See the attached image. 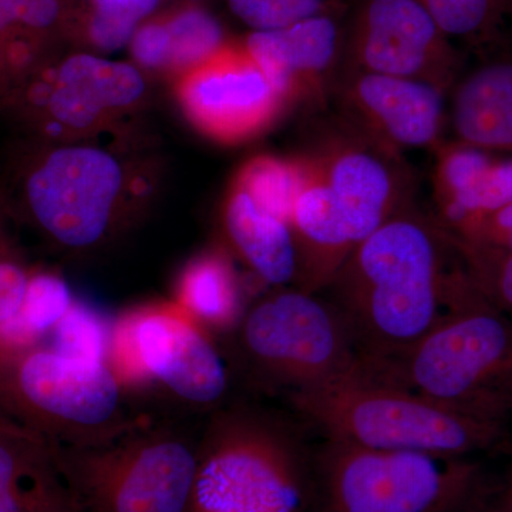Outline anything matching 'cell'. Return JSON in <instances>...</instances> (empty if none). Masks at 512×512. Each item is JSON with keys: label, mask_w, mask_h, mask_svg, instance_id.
Here are the masks:
<instances>
[{"label": "cell", "mask_w": 512, "mask_h": 512, "mask_svg": "<svg viewBox=\"0 0 512 512\" xmlns=\"http://www.w3.org/2000/svg\"><path fill=\"white\" fill-rule=\"evenodd\" d=\"M123 392L107 360L0 335V413L52 447L96 446L130 433Z\"/></svg>", "instance_id": "obj_3"}, {"label": "cell", "mask_w": 512, "mask_h": 512, "mask_svg": "<svg viewBox=\"0 0 512 512\" xmlns=\"http://www.w3.org/2000/svg\"><path fill=\"white\" fill-rule=\"evenodd\" d=\"M217 18L195 3L151 15L131 36L138 66L177 76L205 62L227 43Z\"/></svg>", "instance_id": "obj_17"}, {"label": "cell", "mask_w": 512, "mask_h": 512, "mask_svg": "<svg viewBox=\"0 0 512 512\" xmlns=\"http://www.w3.org/2000/svg\"><path fill=\"white\" fill-rule=\"evenodd\" d=\"M315 464L319 512H453L470 493L456 457L323 440Z\"/></svg>", "instance_id": "obj_6"}, {"label": "cell", "mask_w": 512, "mask_h": 512, "mask_svg": "<svg viewBox=\"0 0 512 512\" xmlns=\"http://www.w3.org/2000/svg\"><path fill=\"white\" fill-rule=\"evenodd\" d=\"M107 362L123 387L156 382L208 406L228 390V372L207 328L174 301L133 309L110 329Z\"/></svg>", "instance_id": "obj_8"}, {"label": "cell", "mask_w": 512, "mask_h": 512, "mask_svg": "<svg viewBox=\"0 0 512 512\" xmlns=\"http://www.w3.org/2000/svg\"><path fill=\"white\" fill-rule=\"evenodd\" d=\"M19 119L45 140H70L100 130L134 109L146 93L130 63L90 53L39 64L6 87Z\"/></svg>", "instance_id": "obj_10"}, {"label": "cell", "mask_w": 512, "mask_h": 512, "mask_svg": "<svg viewBox=\"0 0 512 512\" xmlns=\"http://www.w3.org/2000/svg\"><path fill=\"white\" fill-rule=\"evenodd\" d=\"M511 343L510 330L490 313H450L404 355L363 367L384 382L461 413V406L504 365Z\"/></svg>", "instance_id": "obj_11"}, {"label": "cell", "mask_w": 512, "mask_h": 512, "mask_svg": "<svg viewBox=\"0 0 512 512\" xmlns=\"http://www.w3.org/2000/svg\"><path fill=\"white\" fill-rule=\"evenodd\" d=\"M175 303L205 328H227L238 318L237 276L228 256L205 252L185 266L175 288Z\"/></svg>", "instance_id": "obj_22"}, {"label": "cell", "mask_w": 512, "mask_h": 512, "mask_svg": "<svg viewBox=\"0 0 512 512\" xmlns=\"http://www.w3.org/2000/svg\"><path fill=\"white\" fill-rule=\"evenodd\" d=\"M451 121L461 143L512 148V64L478 69L457 87Z\"/></svg>", "instance_id": "obj_21"}, {"label": "cell", "mask_w": 512, "mask_h": 512, "mask_svg": "<svg viewBox=\"0 0 512 512\" xmlns=\"http://www.w3.org/2000/svg\"><path fill=\"white\" fill-rule=\"evenodd\" d=\"M239 338L259 379L288 394L360 366L345 322L322 293L282 291L256 303Z\"/></svg>", "instance_id": "obj_7"}, {"label": "cell", "mask_w": 512, "mask_h": 512, "mask_svg": "<svg viewBox=\"0 0 512 512\" xmlns=\"http://www.w3.org/2000/svg\"><path fill=\"white\" fill-rule=\"evenodd\" d=\"M478 228H487L491 234L505 242L512 251V204L493 212V214L485 215L480 220L471 222L463 229L468 231V229Z\"/></svg>", "instance_id": "obj_30"}, {"label": "cell", "mask_w": 512, "mask_h": 512, "mask_svg": "<svg viewBox=\"0 0 512 512\" xmlns=\"http://www.w3.org/2000/svg\"><path fill=\"white\" fill-rule=\"evenodd\" d=\"M330 96L342 123L393 153L441 144L444 92L429 83L340 67Z\"/></svg>", "instance_id": "obj_15"}, {"label": "cell", "mask_w": 512, "mask_h": 512, "mask_svg": "<svg viewBox=\"0 0 512 512\" xmlns=\"http://www.w3.org/2000/svg\"><path fill=\"white\" fill-rule=\"evenodd\" d=\"M222 222L232 249L262 281L271 285L296 281L298 258L289 224L259 207L235 184L229 188Z\"/></svg>", "instance_id": "obj_19"}, {"label": "cell", "mask_w": 512, "mask_h": 512, "mask_svg": "<svg viewBox=\"0 0 512 512\" xmlns=\"http://www.w3.org/2000/svg\"><path fill=\"white\" fill-rule=\"evenodd\" d=\"M288 397L323 440L350 446L458 457L480 433L464 414L384 382L362 365Z\"/></svg>", "instance_id": "obj_4"}, {"label": "cell", "mask_w": 512, "mask_h": 512, "mask_svg": "<svg viewBox=\"0 0 512 512\" xmlns=\"http://www.w3.org/2000/svg\"><path fill=\"white\" fill-rule=\"evenodd\" d=\"M444 35L474 37L493 28L512 0H419Z\"/></svg>", "instance_id": "obj_27"}, {"label": "cell", "mask_w": 512, "mask_h": 512, "mask_svg": "<svg viewBox=\"0 0 512 512\" xmlns=\"http://www.w3.org/2000/svg\"><path fill=\"white\" fill-rule=\"evenodd\" d=\"M497 284L501 298H503L508 305L512 306V251L511 254L501 262Z\"/></svg>", "instance_id": "obj_31"}, {"label": "cell", "mask_w": 512, "mask_h": 512, "mask_svg": "<svg viewBox=\"0 0 512 512\" xmlns=\"http://www.w3.org/2000/svg\"><path fill=\"white\" fill-rule=\"evenodd\" d=\"M241 43L286 106L322 107L342 64L343 20L339 12L323 13L286 28L251 32Z\"/></svg>", "instance_id": "obj_16"}, {"label": "cell", "mask_w": 512, "mask_h": 512, "mask_svg": "<svg viewBox=\"0 0 512 512\" xmlns=\"http://www.w3.org/2000/svg\"><path fill=\"white\" fill-rule=\"evenodd\" d=\"M303 178L305 171L301 157L259 156L239 168L232 184L247 192L259 207L291 227L292 211L301 192Z\"/></svg>", "instance_id": "obj_24"}, {"label": "cell", "mask_w": 512, "mask_h": 512, "mask_svg": "<svg viewBox=\"0 0 512 512\" xmlns=\"http://www.w3.org/2000/svg\"><path fill=\"white\" fill-rule=\"evenodd\" d=\"M305 156L326 184L353 249L384 222L413 205V177L402 154L339 119Z\"/></svg>", "instance_id": "obj_12"}, {"label": "cell", "mask_w": 512, "mask_h": 512, "mask_svg": "<svg viewBox=\"0 0 512 512\" xmlns=\"http://www.w3.org/2000/svg\"><path fill=\"white\" fill-rule=\"evenodd\" d=\"M447 245L446 227L412 205L360 242L326 286L363 366L404 355L450 315Z\"/></svg>", "instance_id": "obj_1"}, {"label": "cell", "mask_w": 512, "mask_h": 512, "mask_svg": "<svg viewBox=\"0 0 512 512\" xmlns=\"http://www.w3.org/2000/svg\"><path fill=\"white\" fill-rule=\"evenodd\" d=\"M32 276L0 217V329L18 318Z\"/></svg>", "instance_id": "obj_29"}, {"label": "cell", "mask_w": 512, "mask_h": 512, "mask_svg": "<svg viewBox=\"0 0 512 512\" xmlns=\"http://www.w3.org/2000/svg\"><path fill=\"white\" fill-rule=\"evenodd\" d=\"M510 512H512V504H511Z\"/></svg>", "instance_id": "obj_34"}, {"label": "cell", "mask_w": 512, "mask_h": 512, "mask_svg": "<svg viewBox=\"0 0 512 512\" xmlns=\"http://www.w3.org/2000/svg\"><path fill=\"white\" fill-rule=\"evenodd\" d=\"M73 504L57 471L53 447L0 413V512Z\"/></svg>", "instance_id": "obj_18"}, {"label": "cell", "mask_w": 512, "mask_h": 512, "mask_svg": "<svg viewBox=\"0 0 512 512\" xmlns=\"http://www.w3.org/2000/svg\"><path fill=\"white\" fill-rule=\"evenodd\" d=\"M30 512H79L74 507V504L63 505V507L43 508V510H36Z\"/></svg>", "instance_id": "obj_33"}, {"label": "cell", "mask_w": 512, "mask_h": 512, "mask_svg": "<svg viewBox=\"0 0 512 512\" xmlns=\"http://www.w3.org/2000/svg\"><path fill=\"white\" fill-rule=\"evenodd\" d=\"M177 97L202 134L225 144L259 136L288 107L241 40L178 76Z\"/></svg>", "instance_id": "obj_14"}, {"label": "cell", "mask_w": 512, "mask_h": 512, "mask_svg": "<svg viewBox=\"0 0 512 512\" xmlns=\"http://www.w3.org/2000/svg\"><path fill=\"white\" fill-rule=\"evenodd\" d=\"M188 512H319L315 448L261 410L217 414L197 448Z\"/></svg>", "instance_id": "obj_2"}, {"label": "cell", "mask_w": 512, "mask_h": 512, "mask_svg": "<svg viewBox=\"0 0 512 512\" xmlns=\"http://www.w3.org/2000/svg\"><path fill=\"white\" fill-rule=\"evenodd\" d=\"M235 18L251 32L286 28L301 20L340 12V0H227Z\"/></svg>", "instance_id": "obj_26"}, {"label": "cell", "mask_w": 512, "mask_h": 512, "mask_svg": "<svg viewBox=\"0 0 512 512\" xmlns=\"http://www.w3.org/2000/svg\"><path fill=\"white\" fill-rule=\"evenodd\" d=\"M73 303L69 286L62 279L52 274H33L22 311L0 332L22 338H42L56 328Z\"/></svg>", "instance_id": "obj_25"}, {"label": "cell", "mask_w": 512, "mask_h": 512, "mask_svg": "<svg viewBox=\"0 0 512 512\" xmlns=\"http://www.w3.org/2000/svg\"><path fill=\"white\" fill-rule=\"evenodd\" d=\"M160 0H69V33L100 50L128 45L138 25L156 12Z\"/></svg>", "instance_id": "obj_23"}, {"label": "cell", "mask_w": 512, "mask_h": 512, "mask_svg": "<svg viewBox=\"0 0 512 512\" xmlns=\"http://www.w3.org/2000/svg\"><path fill=\"white\" fill-rule=\"evenodd\" d=\"M69 18V0H0V87L50 59Z\"/></svg>", "instance_id": "obj_20"}, {"label": "cell", "mask_w": 512, "mask_h": 512, "mask_svg": "<svg viewBox=\"0 0 512 512\" xmlns=\"http://www.w3.org/2000/svg\"><path fill=\"white\" fill-rule=\"evenodd\" d=\"M110 329L96 312L74 301L69 312L52 330L55 335L53 345L70 355L107 360Z\"/></svg>", "instance_id": "obj_28"}, {"label": "cell", "mask_w": 512, "mask_h": 512, "mask_svg": "<svg viewBox=\"0 0 512 512\" xmlns=\"http://www.w3.org/2000/svg\"><path fill=\"white\" fill-rule=\"evenodd\" d=\"M126 187L119 160L101 148L52 146L30 154L22 174L26 212L46 238L92 248L113 227Z\"/></svg>", "instance_id": "obj_9"}, {"label": "cell", "mask_w": 512, "mask_h": 512, "mask_svg": "<svg viewBox=\"0 0 512 512\" xmlns=\"http://www.w3.org/2000/svg\"><path fill=\"white\" fill-rule=\"evenodd\" d=\"M453 512H510V511L484 510V508L478 507V505H473V503H471L470 497H468L467 500L464 501V503L461 504L460 507H458L457 510H454Z\"/></svg>", "instance_id": "obj_32"}, {"label": "cell", "mask_w": 512, "mask_h": 512, "mask_svg": "<svg viewBox=\"0 0 512 512\" xmlns=\"http://www.w3.org/2000/svg\"><path fill=\"white\" fill-rule=\"evenodd\" d=\"M79 512H188L197 448L171 433H130L86 447H53Z\"/></svg>", "instance_id": "obj_5"}, {"label": "cell", "mask_w": 512, "mask_h": 512, "mask_svg": "<svg viewBox=\"0 0 512 512\" xmlns=\"http://www.w3.org/2000/svg\"><path fill=\"white\" fill-rule=\"evenodd\" d=\"M340 67L420 80L446 92L454 50L419 0H352Z\"/></svg>", "instance_id": "obj_13"}]
</instances>
